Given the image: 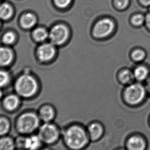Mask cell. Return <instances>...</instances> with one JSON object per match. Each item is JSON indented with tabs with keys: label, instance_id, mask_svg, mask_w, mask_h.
Masks as SVG:
<instances>
[{
	"label": "cell",
	"instance_id": "6da1fadb",
	"mask_svg": "<svg viewBox=\"0 0 150 150\" xmlns=\"http://www.w3.org/2000/svg\"><path fill=\"white\" fill-rule=\"evenodd\" d=\"M41 123L37 112L27 110L17 116L14 126L16 131L19 135H29L36 133Z\"/></svg>",
	"mask_w": 150,
	"mask_h": 150
},
{
	"label": "cell",
	"instance_id": "7a4b0ae2",
	"mask_svg": "<svg viewBox=\"0 0 150 150\" xmlns=\"http://www.w3.org/2000/svg\"><path fill=\"white\" fill-rule=\"evenodd\" d=\"M63 142L67 148L71 150H80L88 144V137L86 132L78 125H71L62 133Z\"/></svg>",
	"mask_w": 150,
	"mask_h": 150
},
{
	"label": "cell",
	"instance_id": "3957f363",
	"mask_svg": "<svg viewBox=\"0 0 150 150\" xmlns=\"http://www.w3.org/2000/svg\"><path fill=\"white\" fill-rule=\"evenodd\" d=\"M14 90L22 100H31L39 93V86L35 78L28 74H24L16 80Z\"/></svg>",
	"mask_w": 150,
	"mask_h": 150
},
{
	"label": "cell",
	"instance_id": "277c9868",
	"mask_svg": "<svg viewBox=\"0 0 150 150\" xmlns=\"http://www.w3.org/2000/svg\"><path fill=\"white\" fill-rule=\"evenodd\" d=\"M44 146L56 144L62 136L60 127L54 122L42 123L37 132Z\"/></svg>",
	"mask_w": 150,
	"mask_h": 150
},
{
	"label": "cell",
	"instance_id": "5b68a950",
	"mask_svg": "<svg viewBox=\"0 0 150 150\" xmlns=\"http://www.w3.org/2000/svg\"><path fill=\"white\" fill-rule=\"evenodd\" d=\"M15 140L18 150H39L44 146L37 133L29 135L18 134Z\"/></svg>",
	"mask_w": 150,
	"mask_h": 150
},
{
	"label": "cell",
	"instance_id": "8992f818",
	"mask_svg": "<svg viewBox=\"0 0 150 150\" xmlns=\"http://www.w3.org/2000/svg\"><path fill=\"white\" fill-rule=\"evenodd\" d=\"M146 95V88L140 83L131 84L125 88L124 98L127 103L136 105L144 100Z\"/></svg>",
	"mask_w": 150,
	"mask_h": 150
},
{
	"label": "cell",
	"instance_id": "52a82bcc",
	"mask_svg": "<svg viewBox=\"0 0 150 150\" xmlns=\"http://www.w3.org/2000/svg\"><path fill=\"white\" fill-rule=\"evenodd\" d=\"M69 36V31L67 27L61 24L54 26L49 33L50 42L54 45H61L64 43Z\"/></svg>",
	"mask_w": 150,
	"mask_h": 150
},
{
	"label": "cell",
	"instance_id": "ba28073f",
	"mask_svg": "<svg viewBox=\"0 0 150 150\" xmlns=\"http://www.w3.org/2000/svg\"><path fill=\"white\" fill-rule=\"evenodd\" d=\"M115 24L112 20L108 18L101 19L94 25L93 34L98 38L106 37L112 33Z\"/></svg>",
	"mask_w": 150,
	"mask_h": 150
},
{
	"label": "cell",
	"instance_id": "9c48e42d",
	"mask_svg": "<svg viewBox=\"0 0 150 150\" xmlns=\"http://www.w3.org/2000/svg\"><path fill=\"white\" fill-rule=\"evenodd\" d=\"M22 99L17 94L13 93L4 96L1 103V106L5 112L13 113L20 108Z\"/></svg>",
	"mask_w": 150,
	"mask_h": 150
},
{
	"label": "cell",
	"instance_id": "30bf717a",
	"mask_svg": "<svg viewBox=\"0 0 150 150\" xmlns=\"http://www.w3.org/2000/svg\"><path fill=\"white\" fill-rule=\"evenodd\" d=\"M37 112L42 123L54 122L56 117V108L52 104L48 103L42 104Z\"/></svg>",
	"mask_w": 150,
	"mask_h": 150
},
{
	"label": "cell",
	"instance_id": "8fae6325",
	"mask_svg": "<svg viewBox=\"0 0 150 150\" xmlns=\"http://www.w3.org/2000/svg\"><path fill=\"white\" fill-rule=\"evenodd\" d=\"M54 45L50 43H44L40 45L37 50V55L40 60L47 62L52 60L56 54Z\"/></svg>",
	"mask_w": 150,
	"mask_h": 150
},
{
	"label": "cell",
	"instance_id": "7c38bea8",
	"mask_svg": "<svg viewBox=\"0 0 150 150\" xmlns=\"http://www.w3.org/2000/svg\"><path fill=\"white\" fill-rule=\"evenodd\" d=\"M127 146L128 150H144L146 142L140 136H132L127 140Z\"/></svg>",
	"mask_w": 150,
	"mask_h": 150
},
{
	"label": "cell",
	"instance_id": "4fadbf2b",
	"mask_svg": "<svg viewBox=\"0 0 150 150\" xmlns=\"http://www.w3.org/2000/svg\"><path fill=\"white\" fill-rule=\"evenodd\" d=\"M88 134L92 140H97L103 134V127L100 123L93 122L88 127Z\"/></svg>",
	"mask_w": 150,
	"mask_h": 150
},
{
	"label": "cell",
	"instance_id": "5bb4252c",
	"mask_svg": "<svg viewBox=\"0 0 150 150\" xmlns=\"http://www.w3.org/2000/svg\"><path fill=\"white\" fill-rule=\"evenodd\" d=\"M13 59V53L9 48L0 47V67L8 65Z\"/></svg>",
	"mask_w": 150,
	"mask_h": 150
},
{
	"label": "cell",
	"instance_id": "9a60e30c",
	"mask_svg": "<svg viewBox=\"0 0 150 150\" xmlns=\"http://www.w3.org/2000/svg\"><path fill=\"white\" fill-rule=\"evenodd\" d=\"M0 150H17L15 138L9 135L0 137Z\"/></svg>",
	"mask_w": 150,
	"mask_h": 150
},
{
	"label": "cell",
	"instance_id": "2e32d148",
	"mask_svg": "<svg viewBox=\"0 0 150 150\" xmlns=\"http://www.w3.org/2000/svg\"><path fill=\"white\" fill-rule=\"evenodd\" d=\"M11 128V119L4 115H0V137L9 135Z\"/></svg>",
	"mask_w": 150,
	"mask_h": 150
},
{
	"label": "cell",
	"instance_id": "e0dca14e",
	"mask_svg": "<svg viewBox=\"0 0 150 150\" xmlns=\"http://www.w3.org/2000/svg\"><path fill=\"white\" fill-rule=\"evenodd\" d=\"M35 17L31 13H27L23 15L21 19L22 26L25 29H29L33 27L36 23Z\"/></svg>",
	"mask_w": 150,
	"mask_h": 150
},
{
	"label": "cell",
	"instance_id": "ac0fdd59",
	"mask_svg": "<svg viewBox=\"0 0 150 150\" xmlns=\"http://www.w3.org/2000/svg\"><path fill=\"white\" fill-rule=\"evenodd\" d=\"M133 74L135 79L139 81H142L148 78L149 71L146 67L139 66L135 69Z\"/></svg>",
	"mask_w": 150,
	"mask_h": 150
},
{
	"label": "cell",
	"instance_id": "d6986e66",
	"mask_svg": "<svg viewBox=\"0 0 150 150\" xmlns=\"http://www.w3.org/2000/svg\"><path fill=\"white\" fill-rule=\"evenodd\" d=\"M12 7L8 3L0 5V19L6 20L9 19L13 15Z\"/></svg>",
	"mask_w": 150,
	"mask_h": 150
},
{
	"label": "cell",
	"instance_id": "ffe728a7",
	"mask_svg": "<svg viewBox=\"0 0 150 150\" xmlns=\"http://www.w3.org/2000/svg\"><path fill=\"white\" fill-rule=\"evenodd\" d=\"M34 39L39 42H44L49 38V33L44 28H38L33 32Z\"/></svg>",
	"mask_w": 150,
	"mask_h": 150
},
{
	"label": "cell",
	"instance_id": "44dd1931",
	"mask_svg": "<svg viewBox=\"0 0 150 150\" xmlns=\"http://www.w3.org/2000/svg\"><path fill=\"white\" fill-rule=\"evenodd\" d=\"M119 79L123 83L129 84L135 79L133 73L129 69H125L121 71L119 75Z\"/></svg>",
	"mask_w": 150,
	"mask_h": 150
},
{
	"label": "cell",
	"instance_id": "7402d4cb",
	"mask_svg": "<svg viewBox=\"0 0 150 150\" xmlns=\"http://www.w3.org/2000/svg\"><path fill=\"white\" fill-rule=\"evenodd\" d=\"M11 81V77L8 73L0 70V88H5Z\"/></svg>",
	"mask_w": 150,
	"mask_h": 150
},
{
	"label": "cell",
	"instance_id": "603a6c76",
	"mask_svg": "<svg viewBox=\"0 0 150 150\" xmlns=\"http://www.w3.org/2000/svg\"><path fill=\"white\" fill-rule=\"evenodd\" d=\"M132 57L133 60L137 62L141 61L143 60L146 57V53L144 50H142L140 49H137L133 51V52L132 54Z\"/></svg>",
	"mask_w": 150,
	"mask_h": 150
},
{
	"label": "cell",
	"instance_id": "cb8c5ba5",
	"mask_svg": "<svg viewBox=\"0 0 150 150\" xmlns=\"http://www.w3.org/2000/svg\"><path fill=\"white\" fill-rule=\"evenodd\" d=\"M15 39L16 36L15 34L11 31L5 33L2 38L3 42L7 45L13 44V43L15 42Z\"/></svg>",
	"mask_w": 150,
	"mask_h": 150
},
{
	"label": "cell",
	"instance_id": "d4e9b609",
	"mask_svg": "<svg viewBox=\"0 0 150 150\" xmlns=\"http://www.w3.org/2000/svg\"><path fill=\"white\" fill-rule=\"evenodd\" d=\"M132 22L134 25L136 26H139L144 23L145 21V18L143 15L141 14H137L134 15L132 18Z\"/></svg>",
	"mask_w": 150,
	"mask_h": 150
},
{
	"label": "cell",
	"instance_id": "484cf974",
	"mask_svg": "<svg viewBox=\"0 0 150 150\" xmlns=\"http://www.w3.org/2000/svg\"><path fill=\"white\" fill-rule=\"evenodd\" d=\"M72 0H54V2L57 6L60 8H64L69 6Z\"/></svg>",
	"mask_w": 150,
	"mask_h": 150
},
{
	"label": "cell",
	"instance_id": "4316f807",
	"mask_svg": "<svg viewBox=\"0 0 150 150\" xmlns=\"http://www.w3.org/2000/svg\"><path fill=\"white\" fill-rule=\"evenodd\" d=\"M115 3L118 8L124 9L128 6L129 0H115Z\"/></svg>",
	"mask_w": 150,
	"mask_h": 150
},
{
	"label": "cell",
	"instance_id": "83f0119b",
	"mask_svg": "<svg viewBox=\"0 0 150 150\" xmlns=\"http://www.w3.org/2000/svg\"><path fill=\"white\" fill-rule=\"evenodd\" d=\"M145 21H146V24L147 26L149 27V28L150 29V12L148 13L145 19Z\"/></svg>",
	"mask_w": 150,
	"mask_h": 150
},
{
	"label": "cell",
	"instance_id": "f1b7e54d",
	"mask_svg": "<svg viewBox=\"0 0 150 150\" xmlns=\"http://www.w3.org/2000/svg\"><path fill=\"white\" fill-rule=\"evenodd\" d=\"M142 4L145 6H150V0H140Z\"/></svg>",
	"mask_w": 150,
	"mask_h": 150
},
{
	"label": "cell",
	"instance_id": "f546056e",
	"mask_svg": "<svg viewBox=\"0 0 150 150\" xmlns=\"http://www.w3.org/2000/svg\"><path fill=\"white\" fill-rule=\"evenodd\" d=\"M146 88L150 95V77L148 79L146 82Z\"/></svg>",
	"mask_w": 150,
	"mask_h": 150
},
{
	"label": "cell",
	"instance_id": "4dcf8cb0",
	"mask_svg": "<svg viewBox=\"0 0 150 150\" xmlns=\"http://www.w3.org/2000/svg\"><path fill=\"white\" fill-rule=\"evenodd\" d=\"M39 150H52V149L50 148V146H43Z\"/></svg>",
	"mask_w": 150,
	"mask_h": 150
},
{
	"label": "cell",
	"instance_id": "1f68e13d",
	"mask_svg": "<svg viewBox=\"0 0 150 150\" xmlns=\"http://www.w3.org/2000/svg\"><path fill=\"white\" fill-rule=\"evenodd\" d=\"M4 96V93H3V92L2 89L0 88V102L2 100Z\"/></svg>",
	"mask_w": 150,
	"mask_h": 150
},
{
	"label": "cell",
	"instance_id": "d6a6232c",
	"mask_svg": "<svg viewBox=\"0 0 150 150\" xmlns=\"http://www.w3.org/2000/svg\"><path fill=\"white\" fill-rule=\"evenodd\" d=\"M124 150V149H119V150Z\"/></svg>",
	"mask_w": 150,
	"mask_h": 150
},
{
	"label": "cell",
	"instance_id": "836d02e7",
	"mask_svg": "<svg viewBox=\"0 0 150 150\" xmlns=\"http://www.w3.org/2000/svg\"><path fill=\"white\" fill-rule=\"evenodd\" d=\"M0 26H1V23H0Z\"/></svg>",
	"mask_w": 150,
	"mask_h": 150
},
{
	"label": "cell",
	"instance_id": "e575fe53",
	"mask_svg": "<svg viewBox=\"0 0 150 150\" xmlns=\"http://www.w3.org/2000/svg\"></svg>",
	"mask_w": 150,
	"mask_h": 150
}]
</instances>
